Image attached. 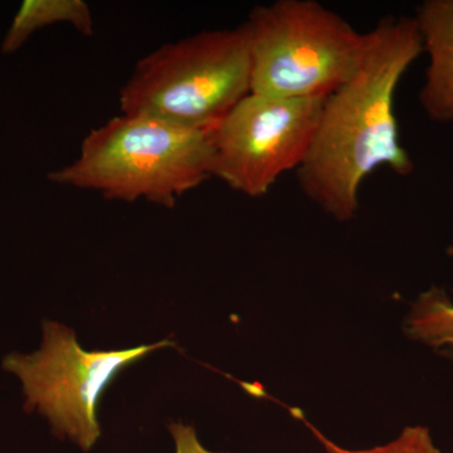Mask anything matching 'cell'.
Segmentation results:
<instances>
[{"label":"cell","mask_w":453,"mask_h":453,"mask_svg":"<svg viewBox=\"0 0 453 453\" xmlns=\"http://www.w3.org/2000/svg\"><path fill=\"white\" fill-rule=\"evenodd\" d=\"M174 347L170 340L120 351H85L70 327L44 321L43 344L32 356L4 359L25 387L27 412L37 408L58 437H68L88 452L101 436L97 405L106 387L125 366L150 351Z\"/></svg>","instance_id":"obj_5"},{"label":"cell","mask_w":453,"mask_h":453,"mask_svg":"<svg viewBox=\"0 0 453 453\" xmlns=\"http://www.w3.org/2000/svg\"><path fill=\"white\" fill-rule=\"evenodd\" d=\"M404 332L414 342L453 360V303L442 288L423 292L405 319Z\"/></svg>","instance_id":"obj_9"},{"label":"cell","mask_w":453,"mask_h":453,"mask_svg":"<svg viewBox=\"0 0 453 453\" xmlns=\"http://www.w3.org/2000/svg\"><path fill=\"white\" fill-rule=\"evenodd\" d=\"M211 129L121 113L92 130L77 159L50 173L49 179L94 190L110 201L145 199L173 208L178 198L211 178Z\"/></svg>","instance_id":"obj_2"},{"label":"cell","mask_w":453,"mask_h":453,"mask_svg":"<svg viewBox=\"0 0 453 453\" xmlns=\"http://www.w3.org/2000/svg\"><path fill=\"white\" fill-rule=\"evenodd\" d=\"M299 417L311 429L312 434L318 437L326 453H442L434 445V438H432L429 429L423 427V426L405 427L395 440L390 441L386 445L372 447V449H342V447L330 441L329 438L325 437L314 426L306 422L301 414H299Z\"/></svg>","instance_id":"obj_10"},{"label":"cell","mask_w":453,"mask_h":453,"mask_svg":"<svg viewBox=\"0 0 453 453\" xmlns=\"http://www.w3.org/2000/svg\"><path fill=\"white\" fill-rule=\"evenodd\" d=\"M414 19L429 56L419 101L431 120L453 121V0H427Z\"/></svg>","instance_id":"obj_7"},{"label":"cell","mask_w":453,"mask_h":453,"mask_svg":"<svg viewBox=\"0 0 453 453\" xmlns=\"http://www.w3.org/2000/svg\"><path fill=\"white\" fill-rule=\"evenodd\" d=\"M169 428L170 434L174 437L175 447H177V452L175 453H219L211 452L205 449L199 442L195 428L189 427V426H184L181 423H172Z\"/></svg>","instance_id":"obj_11"},{"label":"cell","mask_w":453,"mask_h":453,"mask_svg":"<svg viewBox=\"0 0 453 453\" xmlns=\"http://www.w3.org/2000/svg\"><path fill=\"white\" fill-rule=\"evenodd\" d=\"M324 101L244 97L211 129V178L250 198L266 196L283 173L305 160Z\"/></svg>","instance_id":"obj_6"},{"label":"cell","mask_w":453,"mask_h":453,"mask_svg":"<svg viewBox=\"0 0 453 453\" xmlns=\"http://www.w3.org/2000/svg\"><path fill=\"white\" fill-rule=\"evenodd\" d=\"M251 94L247 26L163 44L136 64L120 89L122 113L211 129Z\"/></svg>","instance_id":"obj_3"},{"label":"cell","mask_w":453,"mask_h":453,"mask_svg":"<svg viewBox=\"0 0 453 453\" xmlns=\"http://www.w3.org/2000/svg\"><path fill=\"white\" fill-rule=\"evenodd\" d=\"M251 94L326 98L356 73L366 33L316 0H277L252 9Z\"/></svg>","instance_id":"obj_4"},{"label":"cell","mask_w":453,"mask_h":453,"mask_svg":"<svg viewBox=\"0 0 453 453\" xmlns=\"http://www.w3.org/2000/svg\"><path fill=\"white\" fill-rule=\"evenodd\" d=\"M425 52L416 19L384 17L366 33L353 76L325 98L305 160L296 170L303 195L330 217L347 222L359 210V189L371 173L388 166L410 175L414 164L399 142L395 91Z\"/></svg>","instance_id":"obj_1"},{"label":"cell","mask_w":453,"mask_h":453,"mask_svg":"<svg viewBox=\"0 0 453 453\" xmlns=\"http://www.w3.org/2000/svg\"><path fill=\"white\" fill-rule=\"evenodd\" d=\"M67 23L86 37L95 31L91 8L83 0H25L2 43L4 55L17 52L38 29Z\"/></svg>","instance_id":"obj_8"}]
</instances>
